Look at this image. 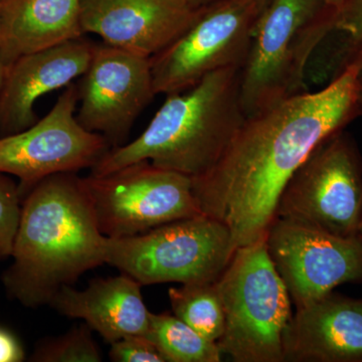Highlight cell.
<instances>
[{
	"mask_svg": "<svg viewBox=\"0 0 362 362\" xmlns=\"http://www.w3.org/2000/svg\"><path fill=\"white\" fill-rule=\"evenodd\" d=\"M358 90L351 63L322 89L247 117L213 168L192 178L201 213L223 223L237 247L265 240L295 171L319 143L361 115Z\"/></svg>",
	"mask_w": 362,
	"mask_h": 362,
	"instance_id": "obj_1",
	"label": "cell"
},
{
	"mask_svg": "<svg viewBox=\"0 0 362 362\" xmlns=\"http://www.w3.org/2000/svg\"><path fill=\"white\" fill-rule=\"evenodd\" d=\"M100 230L85 177L63 173L40 181L25 195L2 283L28 308L49 304L64 286L105 264Z\"/></svg>",
	"mask_w": 362,
	"mask_h": 362,
	"instance_id": "obj_2",
	"label": "cell"
},
{
	"mask_svg": "<svg viewBox=\"0 0 362 362\" xmlns=\"http://www.w3.org/2000/svg\"><path fill=\"white\" fill-rule=\"evenodd\" d=\"M240 73V68L216 71L190 89L168 95L146 129L109 150L90 175H107L142 160L190 178L204 175L246 120Z\"/></svg>",
	"mask_w": 362,
	"mask_h": 362,
	"instance_id": "obj_3",
	"label": "cell"
},
{
	"mask_svg": "<svg viewBox=\"0 0 362 362\" xmlns=\"http://www.w3.org/2000/svg\"><path fill=\"white\" fill-rule=\"evenodd\" d=\"M337 16L322 0H269L240 68L246 117L307 92V70L314 52L334 32Z\"/></svg>",
	"mask_w": 362,
	"mask_h": 362,
	"instance_id": "obj_4",
	"label": "cell"
},
{
	"mask_svg": "<svg viewBox=\"0 0 362 362\" xmlns=\"http://www.w3.org/2000/svg\"><path fill=\"white\" fill-rule=\"evenodd\" d=\"M225 328L221 354L237 362H283V333L291 298L269 256L265 240L238 247L216 281Z\"/></svg>",
	"mask_w": 362,
	"mask_h": 362,
	"instance_id": "obj_5",
	"label": "cell"
},
{
	"mask_svg": "<svg viewBox=\"0 0 362 362\" xmlns=\"http://www.w3.org/2000/svg\"><path fill=\"white\" fill-rule=\"evenodd\" d=\"M237 249L230 230L202 214L132 237H106L105 264L142 286L197 284L218 281Z\"/></svg>",
	"mask_w": 362,
	"mask_h": 362,
	"instance_id": "obj_6",
	"label": "cell"
},
{
	"mask_svg": "<svg viewBox=\"0 0 362 362\" xmlns=\"http://www.w3.org/2000/svg\"><path fill=\"white\" fill-rule=\"evenodd\" d=\"M276 218L357 237L362 218V158L354 138L338 131L319 143L281 194Z\"/></svg>",
	"mask_w": 362,
	"mask_h": 362,
	"instance_id": "obj_7",
	"label": "cell"
},
{
	"mask_svg": "<svg viewBox=\"0 0 362 362\" xmlns=\"http://www.w3.org/2000/svg\"><path fill=\"white\" fill-rule=\"evenodd\" d=\"M264 7L259 0H218L202 6L194 23L150 58L156 95L183 92L214 71L242 68Z\"/></svg>",
	"mask_w": 362,
	"mask_h": 362,
	"instance_id": "obj_8",
	"label": "cell"
},
{
	"mask_svg": "<svg viewBox=\"0 0 362 362\" xmlns=\"http://www.w3.org/2000/svg\"><path fill=\"white\" fill-rule=\"evenodd\" d=\"M86 185L105 237H132L202 214L192 178L142 160L104 175H90Z\"/></svg>",
	"mask_w": 362,
	"mask_h": 362,
	"instance_id": "obj_9",
	"label": "cell"
},
{
	"mask_svg": "<svg viewBox=\"0 0 362 362\" xmlns=\"http://www.w3.org/2000/svg\"><path fill=\"white\" fill-rule=\"evenodd\" d=\"M78 101L74 82L44 118L21 132L0 137V173L18 178L23 199L49 176L92 169L112 148L104 136L78 123Z\"/></svg>",
	"mask_w": 362,
	"mask_h": 362,
	"instance_id": "obj_10",
	"label": "cell"
},
{
	"mask_svg": "<svg viewBox=\"0 0 362 362\" xmlns=\"http://www.w3.org/2000/svg\"><path fill=\"white\" fill-rule=\"evenodd\" d=\"M269 256L296 308L320 299L338 286L362 282V242L276 218L265 239Z\"/></svg>",
	"mask_w": 362,
	"mask_h": 362,
	"instance_id": "obj_11",
	"label": "cell"
},
{
	"mask_svg": "<svg viewBox=\"0 0 362 362\" xmlns=\"http://www.w3.org/2000/svg\"><path fill=\"white\" fill-rule=\"evenodd\" d=\"M77 87L78 123L104 136L112 148L122 146L156 96L150 58L104 42L97 44Z\"/></svg>",
	"mask_w": 362,
	"mask_h": 362,
	"instance_id": "obj_12",
	"label": "cell"
},
{
	"mask_svg": "<svg viewBox=\"0 0 362 362\" xmlns=\"http://www.w3.org/2000/svg\"><path fill=\"white\" fill-rule=\"evenodd\" d=\"M185 0H81L85 35L151 58L175 42L199 16Z\"/></svg>",
	"mask_w": 362,
	"mask_h": 362,
	"instance_id": "obj_13",
	"label": "cell"
},
{
	"mask_svg": "<svg viewBox=\"0 0 362 362\" xmlns=\"http://www.w3.org/2000/svg\"><path fill=\"white\" fill-rule=\"evenodd\" d=\"M96 45L84 35L23 54L6 66L0 93V137L21 132L37 122V100L54 90L65 89L82 77Z\"/></svg>",
	"mask_w": 362,
	"mask_h": 362,
	"instance_id": "obj_14",
	"label": "cell"
},
{
	"mask_svg": "<svg viewBox=\"0 0 362 362\" xmlns=\"http://www.w3.org/2000/svg\"><path fill=\"white\" fill-rule=\"evenodd\" d=\"M282 342L284 361L362 362V299L331 292L297 309Z\"/></svg>",
	"mask_w": 362,
	"mask_h": 362,
	"instance_id": "obj_15",
	"label": "cell"
},
{
	"mask_svg": "<svg viewBox=\"0 0 362 362\" xmlns=\"http://www.w3.org/2000/svg\"><path fill=\"white\" fill-rule=\"evenodd\" d=\"M141 286L122 273L93 280L85 290L64 286L49 305L62 315L84 321L109 343L133 335L146 337L150 312Z\"/></svg>",
	"mask_w": 362,
	"mask_h": 362,
	"instance_id": "obj_16",
	"label": "cell"
},
{
	"mask_svg": "<svg viewBox=\"0 0 362 362\" xmlns=\"http://www.w3.org/2000/svg\"><path fill=\"white\" fill-rule=\"evenodd\" d=\"M84 35L81 0H0V59L6 66Z\"/></svg>",
	"mask_w": 362,
	"mask_h": 362,
	"instance_id": "obj_17",
	"label": "cell"
},
{
	"mask_svg": "<svg viewBox=\"0 0 362 362\" xmlns=\"http://www.w3.org/2000/svg\"><path fill=\"white\" fill-rule=\"evenodd\" d=\"M146 337L161 352L166 362H220L218 343L202 337L175 314L150 312Z\"/></svg>",
	"mask_w": 362,
	"mask_h": 362,
	"instance_id": "obj_18",
	"label": "cell"
},
{
	"mask_svg": "<svg viewBox=\"0 0 362 362\" xmlns=\"http://www.w3.org/2000/svg\"><path fill=\"white\" fill-rule=\"evenodd\" d=\"M168 297L176 317L202 337L218 342L225 328V314L216 281L170 288Z\"/></svg>",
	"mask_w": 362,
	"mask_h": 362,
	"instance_id": "obj_19",
	"label": "cell"
},
{
	"mask_svg": "<svg viewBox=\"0 0 362 362\" xmlns=\"http://www.w3.org/2000/svg\"><path fill=\"white\" fill-rule=\"evenodd\" d=\"M85 322L65 334L39 342L30 361L35 362H100L101 351Z\"/></svg>",
	"mask_w": 362,
	"mask_h": 362,
	"instance_id": "obj_20",
	"label": "cell"
},
{
	"mask_svg": "<svg viewBox=\"0 0 362 362\" xmlns=\"http://www.w3.org/2000/svg\"><path fill=\"white\" fill-rule=\"evenodd\" d=\"M21 197L18 182L0 173V259L11 256L20 225Z\"/></svg>",
	"mask_w": 362,
	"mask_h": 362,
	"instance_id": "obj_21",
	"label": "cell"
},
{
	"mask_svg": "<svg viewBox=\"0 0 362 362\" xmlns=\"http://www.w3.org/2000/svg\"><path fill=\"white\" fill-rule=\"evenodd\" d=\"M109 357L115 362H166L156 345L142 335L124 337L111 343Z\"/></svg>",
	"mask_w": 362,
	"mask_h": 362,
	"instance_id": "obj_22",
	"label": "cell"
},
{
	"mask_svg": "<svg viewBox=\"0 0 362 362\" xmlns=\"http://www.w3.org/2000/svg\"><path fill=\"white\" fill-rule=\"evenodd\" d=\"M25 359V349L18 338L0 326V362H21Z\"/></svg>",
	"mask_w": 362,
	"mask_h": 362,
	"instance_id": "obj_23",
	"label": "cell"
},
{
	"mask_svg": "<svg viewBox=\"0 0 362 362\" xmlns=\"http://www.w3.org/2000/svg\"><path fill=\"white\" fill-rule=\"evenodd\" d=\"M354 63L357 66V68H358V81L359 84L362 85V49H359L358 52H356V54H354V57H352L351 59H349V63H347V65L349 64ZM346 65V66H347ZM344 66V68H345ZM343 68V69H344Z\"/></svg>",
	"mask_w": 362,
	"mask_h": 362,
	"instance_id": "obj_24",
	"label": "cell"
},
{
	"mask_svg": "<svg viewBox=\"0 0 362 362\" xmlns=\"http://www.w3.org/2000/svg\"><path fill=\"white\" fill-rule=\"evenodd\" d=\"M346 1L347 0H322L323 4H325L326 6L335 9V11H337L344 6Z\"/></svg>",
	"mask_w": 362,
	"mask_h": 362,
	"instance_id": "obj_25",
	"label": "cell"
},
{
	"mask_svg": "<svg viewBox=\"0 0 362 362\" xmlns=\"http://www.w3.org/2000/svg\"><path fill=\"white\" fill-rule=\"evenodd\" d=\"M188 4H192L195 7H202L207 6V4H213V2L218 1V0H185Z\"/></svg>",
	"mask_w": 362,
	"mask_h": 362,
	"instance_id": "obj_26",
	"label": "cell"
},
{
	"mask_svg": "<svg viewBox=\"0 0 362 362\" xmlns=\"http://www.w3.org/2000/svg\"><path fill=\"white\" fill-rule=\"evenodd\" d=\"M6 66L2 63L0 59V93H1L2 86H4V76H6Z\"/></svg>",
	"mask_w": 362,
	"mask_h": 362,
	"instance_id": "obj_27",
	"label": "cell"
},
{
	"mask_svg": "<svg viewBox=\"0 0 362 362\" xmlns=\"http://www.w3.org/2000/svg\"><path fill=\"white\" fill-rule=\"evenodd\" d=\"M357 104H358V110L361 115H362V85L359 84L358 90V99H357Z\"/></svg>",
	"mask_w": 362,
	"mask_h": 362,
	"instance_id": "obj_28",
	"label": "cell"
},
{
	"mask_svg": "<svg viewBox=\"0 0 362 362\" xmlns=\"http://www.w3.org/2000/svg\"><path fill=\"white\" fill-rule=\"evenodd\" d=\"M357 237L361 240L362 242V218L361 221V223H359L358 233H357Z\"/></svg>",
	"mask_w": 362,
	"mask_h": 362,
	"instance_id": "obj_29",
	"label": "cell"
},
{
	"mask_svg": "<svg viewBox=\"0 0 362 362\" xmlns=\"http://www.w3.org/2000/svg\"><path fill=\"white\" fill-rule=\"evenodd\" d=\"M259 1L261 2V4H263V6H266V4H268L269 0H259Z\"/></svg>",
	"mask_w": 362,
	"mask_h": 362,
	"instance_id": "obj_30",
	"label": "cell"
}]
</instances>
